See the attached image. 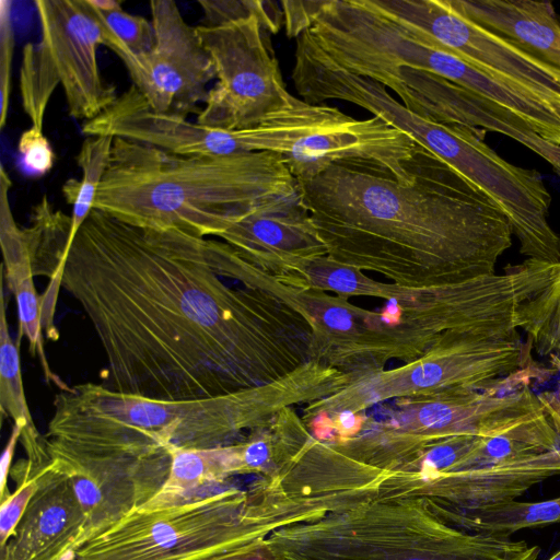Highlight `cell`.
<instances>
[{
	"label": "cell",
	"instance_id": "1",
	"mask_svg": "<svg viewBox=\"0 0 560 560\" xmlns=\"http://www.w3.org/2000/svg\"><path fill=\"white\" fill-rule=\"evenodd\" d=\"M236 255L225 242L91 211L61 258V287L100 340L106 386L161 399L241 392L250 308L222 281Z\"/></svg>",
	"mask_w": 560,
	"mask_h": 560
},
{
	"label": "cell",
	"instance_id": "2",
	"mask_svg": "<svg viewBox=\"0 0 560 560\" xmlns=\"http://www.w3.org/2000/svg\"><path fill=\"white\" fill-rule=\"evenodd\" d=\"M299 185L331 249L420 253L448 283L495 273L512 245L511 223L494 200L424 148L408 184L378 166L341 163Z\"/></svg>",
	"mask_w": 560,
	"mask_h": 560
},
{
	"label": "cell",
	"instance_id": "3",
	"mask_svg": "<svg viewBox=\"0 0 560 560\" xmlns=\"http://www.w3.org/2000/svg\"><path fill=\"white\" fill-rule=\"evenodd\" d=\"M301 197L278 153L180 155L114 137L94 208L133 225L208 237Z\"/></svg>",
	"mask_w": 560,
	"mask_h": 560
},
{
	"label": "cell",
	"instance_id": "4",
	"mask_svg": "<svg viewBox=\"0 0 560 560\" xmlns=\"http://www.w3.org/2000/svg\"><path fill=\"white\" fill-rule=\"evenodd\" d=\"M246 390L191 399L122 393L92 382L60 390L47 446L101 457L172 462L179 450L232 445L250 424Z\"/></svg>",
	"mask_w": 560,
	"mask_h": 560
},
{
	"label": "cell",
	"instance_id": "5",
	"mask_svg": "<svg viewBox=\"0 0 560 560\" xmlns=\"http://www.w3.org/2000/svg\"><path fill=\"white\" fill-rule=\"evenodd\" d=\"M329 512L324 500L295 490L282 478H261L246 490L228 486L185 504L136 510L85 541L73 558L214 560Z\"/></svg>",
	"mask_w": 560,
	"mask_h": 560
},
{
	"label": "cell",
	"instance_id": "6",
	"mask_svg": "<svg viewBox=\"0 0 560 560\" xmlns=\"http://www.w3.org/2000/svg\"><path fill=\"white\" fill-rule=\"evenodd\" d=\"M267 544L275 560H537L540 553L525 540L463 530L416 495L366 499L282 527Z\"/></svg>",
	"mask_w": 560,
	"mask_h": 560
},
{
	"label": "cell",
	"instance_id": "7",
	"mask_svg": "<svg viewBox=\"0 0 560 560\" xmlns=\"http://www.w3.org/2000/svg\"><path fill=\"white\" fill-rule=\"evenodd\" d=\"M40 39L23 48L20 70L22 106L32 126L43 129L44 116L55 89L61 84L69 114L94 119L116 100L115 88L104 82L97 47L120 45L88 0L35 1Z\"/></svg>",
	"mask_w": 560,
	"mask_h": 560
},
{
	"label": "cell",
	"instance_id": "8",
	"mask_svg": "<svg viewBox=\"0 0 560 560\" xmlns=\"http://www.w3.org/2000/svg\"><path fill=\"white\" fill-rule=\"evenodd\" d=\"M196 31L218 80L208 91L197 122L225 130L249 129L292 105L295 96L285 88L267 44L268 32L257 15L199 25Z\"/></svg>",
	"mask_w": 560,
	"mask_h": 560
},
{
	"label": "cell",
	"instance_id": "9",
	"mask_svg": "<svg viewBox=\"0 0 560 560\" xmlns=\"http://www.w3.org/2000/svg\"><path fill=\"white\" fill-rule=\"evenodd\" d=\"M154 45L135 55L115 52L124 62L138 92L159 113L186 117L199 113L207 85L215 79V69L202 46L196 27L183 18L172 0L150 1Z\"/></svg>",
	"mask_w": 560,
	"mask_h": 560
},
{
	"label": "cell",
	"instance_id": "10",
	"mask_svg": "<svg viewBox=\"0 0 560 560\" xmlns=\"http://www.w3.org/2000/svg\"><path fill=\"white\" fill-rule=\"evenodd\" d=\"M460 57L535 92L560 107V69L476 23L451 0H377Z\"/></svg>",
	"mask_w": 560,
	"mask_h": 560
},
{
	"label": "cell",
	"instance_id": "11",
	"mask_svg": "<svg viewBox=\"0 0 560 560\" xmlns=\"http://www.w3.org/2000/svg\"><path fill=\"white\" fill-rule=\"evenodd\" d=\"M46 447L69 477L84 514L75 549L143 506L162 488L171 468L170 462L91 456Z\"/></svg>",
	"mask_w": 560,
	"mask_h": 560
},
{
	"label": "cell",
	"instance_id": "12",
	"mask_svg": "<svg viewBox=\"0 0 560 560\" xmlns=\"http://www.w3.org/2000/svg\"><path fill=\"white\" fill-rule=\"evenodd\" d=\"M84 514L67 474L50 457L40 465L38 488L0 560H65L73 557Z\"/></svg>",
	"mask_w": 560,
	"mask_h": 560
},
{
	"label": "cell",
	"instance_id": "13",
	"mask_svg": "<svg viewBox=\"0 0 560 560\" xmlns=\"http://www.w3.org/2000/svg\"><path fill=\"white\" fill-rule=\"evenodd\" d=\"M476 23L502 35L560 69V21L551 2L451 0Z\"/></svg>",
	"mask_w": 560,
	"mask_h": 560
},
{
	"label": "cell",
	"instance_id": "14",
	"mask_svg": "<svg viewBox=\"0 0 560 560\" xmlns=\"http://www.w3.org/2000/svg\"><path fill=\"white\" fill-rule=\"evenodd\" d=\"M219 238L242 256L275 252H307L323 247L302 197L258 209L221 233Z\"/></svg>",
	"mask_w": 560,
	"mask_h": 560
},
{
	"label": "cell",
	"instance_id": "15",
	"mask_svg": "<svg viewBox=\"0 0 560 560\" xmlns=\"http://www.w3.org/2000/svg\"><path fill=\"white\" fill-rule=\"evenodd\" d=\"M238 474L241 458L237 444L176 451L172 454L164 485L138 510L176 506L215 494L228 487L230 477Z\"/></svg>",
	"mask_w": 560,
	"mask_h": 560
},
{
	"label": "cell",
	"instance_id": "16",
	"mask_svg": "<svg viewBox=\"0 0 560 560\" xmlns=\"http://www.w3.org/2000/svg\"><path fill=\"white\" fill-rule=\"evenodd\" d=\"M429 502L446 522L472 534L510 537L524 528L560 522V497L538 502L506 500L466 509Z\"/></svg>",
	"mask_w": 560,
	"mask_h": 560
},
{
	"label": "cell",
	"instance_id": "17",
	"mask_svg": "<svg viewBox=\"0 0 560 560\" xmlns=\"http://www.w3.org/2000/svg\"><path fill=\"white\" fill-rule=\"evenodd\" d=\"M71 228V217L55 209L43 196L35 206L31 225L24 229L25 241L34 276H47L50 285L43 298V322L52 326L58 289L61 287L59 265L66 250Z\"/></svg>",
	"mask_w": 560,
	"mask_h": 560
},
{
	"label": "cell",
	"instance_id": "18",
	"mask_svg": "<svg viewBox=\"0 0 560 560\" xmlns=\"http://www.w3.org/2000/svg\"><path fill=\"white\" fill-rule=\"evenodd\" d=\"M558 448L560 435L544 411L501 434L481 438L476 447L447 471L488 468Z\"/></svg>",
	"mask_w": 560,
	"mask_h": 560
},
{
	"label": "cell",
	"instance_id": "19",
	"mask_svg": "<svg viewBox=\"0 0 560 560\" xmlns=\"http://www.w3.org/2000/svg\"><path fill=\"white\" fill-rule=\"evenodd\" d=\"M0 409L2 417L24 425L20 440L26 459L34 463L48 460L45 438L37 430L26 401L19 350L9 332L3 294L0 299Z\"/></svg>",
	"mask_w": 560,
	"mask_h": 560
},
{
	"label": "cell",
	"instance_id": "20",
	"mask_svg": "<svg viewBox=\"0 0 560 560\" xmlns=\"http://www.w3.org/2000/svg\"><path fill=\"white\" fill-rule=\"evenodd\" d=\"M3 273L9 290L14 295L19 315V338L23 335L30 342V351L37 355L47 382H52L58 388L69 385L62 382L49 368L43 342V298L34 284V273L27 252L3 255Z\"/></svg>",
	"mask_w": 560,
	"mask_h": 560
},
{
	"label": "cell",
	"instance_id": "21",
	"mask_svg": "<svg viewBox=\"0 0 560 560\" xmlns=\"http://www.w3.org/2000/svg\"><path fill=\"white\" fill-rule=\"evenodd\" d=\"M515 324L525 331L532 350L560 362V270L548 287L518 307Z\"/></svg>",
	"mask_w": 560,
	"mask_h": 560
},
{
	"label": "cell",
	"instance_id": "22",
	"mask_svg": "<svg viewBox=\"0 0 560 560\" xmlns=\"http://www.w3.org/2000/svg\"><path fill=\"white\" fill-rule=\"evenodd\" d=\"M113 141L114 137L112 136H93L88 137L81 145L77 162L82 171V178L79 182L77 199L72 205L71 228L67 245L72 243L78 231L94 209Z\"/></svg>",
	"mask_w": 560,
	"mask_h": 560
},
{
	"label": "cell",
	"instance_id": "23",
	"mask_svg": "<svg viewBox=\"0 0 560 560\" xmlns=\"http://www.w3.org/2000/svg\"><path fill=\"white\" fill-rule=\"evenodd\" d=\"M44 463H33L25 458L11 467L10 475L18 482V487L1 500L0 547L10 538L37 491L40 465Z\"/></svg>",
	"mask_w": 560,
	"mask_h": 560
},
{
	"label": "cell",
	"instance_id": "24",
	"mask_svg": "<svg viewBox=\"0 0 560 560\" xmlns=\"http://www.w3.org/2000/svg\"><path fill=\"white\" fill-rule=\"evenodd\" d=\"M201 25L215 26L231 21L257 15L268 33H277L281 26V11L275 2L249 0H201Z\"/></svg>",
	"mask_w": 560,
	"mask_h": 560
},
{
	"label": "cell",
	"instance_id": "25",
	"mask_svg": "<svg viewBox=\"0 0 560 560\" xmlns=\"http://www.w3.org/2000/svg\"><path fill=\"white\" fill-rule=\"evenodd\" d=\"M94 10L103 24L120 42V46L114 52L127 50L139 55L149 51L153 47V25L145 18L124 11L121 4L108 11Z\"/></svg>",
	"mask_w": 560,
	"mask_h": 560
},
{
	"label": "cell",
	"instance_id": "26",
	"mask_svg": "<svg viewBox=\"0 0 560 560\" xmlns=\"http://www.w3.org/2000/svg\"><path fill=\"white\" fill-rule=\"evenodd\" d=\"M13 31L11 23V2L0 1V127L7 122L10 90H11V63L13 56Z\"/></svg>",
	"mask_w": 560,
	"mask_h": 560
},
{
	"label": "cell",
	"instance_id": "27",
	"mask_svg": "<svg viewBox=\"0 0 560 560\" xmlns=\"http://www.w3.org/2000/svg\"><path fill=\"white\" fill-rule=\"evenodd\" d=\"M18 149L24 167L35 175H45L54 166L55 153L43 129L32 126L24 130Z\"/></svg>",
	"mask_w": 560,
	"mask_h": 560
},
{
	"label": "cell",
	"instance_id": "28",
	"mask_svg": "<svg viewBox=\"0 0 560 560\" xmlns=\"http://www.w3.org/2000/svg\"><path fill=\"white\" fill-rule=\"evenodd\" d=\"M317 4L318 1L281 2L287 35L289 37L298 38L310 27Z\"/></svg>",
	"mask_w": 560,
	"mask_h": 560
},
{
	"label": "cell",
	"instance_id": "29",
	"mask_svg": "<svg viewBox=\"0 0 560 560\" xmlns=\"http://www.w3.org/2000/svg\"><path fill=\"white\" fill-rule=\"evenodd\" d=\"M23 429H24V425L22 423L13 424L11 435H10L9 441L2 452L1 463H0V467H1V487H0L1 495H0V498H1V500L10 493L7 488L8 476L10 475L11 463H12L14 450L18 444V441L21 439Z\"/></svg>",
	"mask_w": 560,
	"mask_h": 560
},
{
	"label": "cell",
	"instance_id": "30",
	"mask_svg": "<svg viewBox=\"0 0 560 560\" xmlns=\"http://www.w3.org/2000/svg\"><path fill=\"white\" fill-rule=\"evenodd\" d=\"M536 143L537 155L546 160L560 176V145L540 138Z\"/></svg>",
	"mask_w": 560,
	"mask_h": 560
},
{
	"label": "cell",
	"instance_id": "31",
	"mask_svg": "<svg viewBox=\"0 0 560 560\" xmlns=\"http://www.w3.org/2000/svg\"><path fill=\"white\" fill-rule=\"evenodd\" d=\"M325 323L338 330H348L352 326L351 315L342 307H330L324 315Z\"/></svg>",
	"mask_w": 560,
	"mask_h": 560
},
{
	"label": "cell",
	"instance_id": "32",
	"mask_svg": "<svg viewBox=\"0 0 560 560\" xmlns=\"http://www.w3.org/2000/svg\"><path fill=\"white\" fill-rule=\"evenodd\" d=\"M330 285L340 291H352L355 288V277L347 269H338L330 276Z\"/></svg>",
	"mask_w": 560,
	"mask_h": 560
},
{
	"label": "cell",
	"instance_id": "33",
	"mask_svg": "<svg viewBox=\"0 0 560 560\" xmlns=\"http://www.w3.org/2000/svg\"><path fill=\"white\" fill-rule=\"evenodd\" d=\"M337 429L343 436L352 435L360 429V420L353 412L346 410L338 417Z\"/></svg>",
	"mask_w": 560,
	"mask_h": 560
},
{
	"label": "cell",
	"instance_id": "34",
	"mask_svg": "<svg viewBox=\"0 0 560 560\" xmlns=\"http://www.w3.org/2000/svg\"><path fill=\"white\" fill-rule=\"evenodd\" d=\"M400 316V308L395 299H392L382 314V319L387 324H396Z\"/></svg>",
	"mask_w": 560,
	"mask_h": 560
},
{
	"label": "cell",
	"instance_id": "35",
	"mask_svg": "<svg viewBox=\"0 0 560 560\" xmlns=\"http://www.w3.org/2000/svg\"><path fill=\"white\" fill-rule=\"evenodd\" d=\"M334 427L331 422L325 418H318L315 421V433L322 440H329L332 438Z\"/></svg>",
	"mask_w": 560,
	"mask_h": 560
},
{
	"label": "cell",
	"instance_id": "36",
	"mask_svg": "<svg viewBox=\"0 0 560 560\" xmlns=\"http://www.w3.org/2000/svg\"><path fill=\"white\" fill-rule=\"evenodd\" d=\"M65 560H74V558H73V557H71V558H67V559H65Z\"/></svg>",
	"mask_w": 560,
	"mask_h": 560
}]
</instances>
